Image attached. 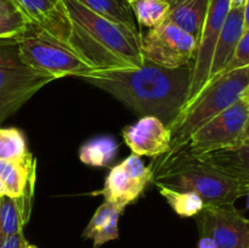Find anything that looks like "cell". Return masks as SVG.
Listing matches in <instances>:
<instances>
[{
	"label": "cell",
	"instance_id": "cell-22",
	"mask_svg": "<svg viewBox=\"0 0 249 248\" xmlns=\"http://www.w3.org/2000/svg\"><path fill=\"white\" fill-rule=\"evenodd\" d=\"M32 24H41L61 10V0H12Z\"/></svg>",
	"mask_w": 249,
	"mask_h": 248
},
{
	"label": "cell",
	"instance_id": "cell-21",
	"mask_svg": "<svg viewBox=\"0 0 249 248\" xmlns=\"http://www.w3.org/2000/svg\"><path fill=\"white\" fill-rule=\"evenodd\" d=\"M139 24L155 28L168 18L170 4L168 0H135L130 4Z\"/></svg>",
	"mask_w": 249,
	"mask_h": 248
},
{
	"label": "cell",
	"instance_id": "cell-1",
	"mask_svg": "<svg viewBox=\"0 0 249 248\" xmlns=\"http://www.w3.org/2000/svg\"><path fill=\"white\" fill-rule=\"evenodd\" d=\"M36 26L61 39L95 70L139 68L145 63L142 34L96 14L78 0H61L60 11Z\"/></svg>",
	"mask_w": 249,
	"mask_h": 248
},
{
	"label": "cell",
	"instance_id": "cell-2",
	"mask_svg": "<svg viewBox=\"0 0 249 248\" xmlns=\"http://www.w3.org/2000/svg\"><path fill=\"white\" fill-rule=\"evenodd\" d=\"M191 66L165 68L145 61L139 68L94 70L80 77L105 90L134 111L160 118L169 125L187 96Z\"/></svg>",
	"mask_w": 249,
	"mask_h": 248
},
{
	"label": "cell",
	"instance_id": "cell-26",
	"mask_svg": "<svg viewBox=\"0 0 249 248\" xmlns=\"http://www.w3.org/2000/svg\"><path fill=\"white\" fill-rule=\"evenodd\" d=\"M123 165L124 169L126 170L129 175L133 177L134 180L141 184L142 186H147L148 182L153 179L155 177V170L152 169V167H146L143 164L142 159L140 158V156L138 155H130L128 158L123 160L121 163Z\"/></svg>",
	"mask_w": 249,
	"mask_h": 248
},
{
	"label": "cell",
	"instance_id": "cell-14",
	"mask_svg": "<svg viewBox=\"0 0 249 248\" xmlns=\"http://www.w3.org/2000/svg\"><path fill=\"white\" fill-rule=\"evenodd\" d=\"M145 186L134 180L119 163L109 170L102 190L92 192V195H102L105 201L125 209L128 204H131L139 198Z\"/></svg>",
	"mask_w": 249,
	"mask_h": 248
},
{
	"label": "cell",
	"instance_id": "cell-8",
	"mask_svg": "<svg viewBox=\"0 0 249 248\" xmlns=\"http://www.w3.org/2000/svg\"><path fill=\"white\" fill-rule=\"evenodd\" d=\"M197 48L196 39L165 19L141 36L143 60L165 68H179L192 62Z\"/></svg>",
	"mask_w": 249,
	"mask_h": 248
},
{
	"label": "cell",
	"instance_id": "cell-25",
	"mask_svg": "<svg viewBox=\"0 0 249 248\" xmlns=\"http://www.w3.org/2000/svg\"><path fill=\"white\" fill-rule=\"evenodd\" d=\"M117 212L123 213L124 208L116 206V204L111 203V202L108 201H105L104 203L96 209L94 215L91 216L89 224H88L87 228L83 231V237L88 238V240H91L92 236H94L95 233H96L97 231L109 220V218H111L114 213H117Z\"/></svg>",
	"mask_w": 249,
	"mask_h": 248
},
{
	"label": "cell",
	"instance_id": "cell-12",
	"mask_svg": "<svg viewBox=\"0 0 249 248\" xmlns=\"http://www.w3.org/2000/svg\"><path fill=\"white\" fill-rule=\"evenodd\" d=\"M243 32H245L243 7H231L225 19V23L223 26V29L220 32L218 41H216L213 60H212L209 82L223 74L224 70L229 65L233 53H235V50L237 48V44L240 41L241 36H242Z\"/></svg>",
	"mask_w": 249,
	"mask_h": 248
},
{
	"label": "cell",
	"instance_id": "cell-29",
	"mask_svg": "<svg viewBox=\"0 0 249 248\" xmlns=\"http://www.w3.org/2000/svg\"><path fill=\"white\" fill-rule=\"evenodd\" d=\"M28 245L23 232H18L7 237L4 242L0 245V248H24Z\"/></svg>",
	"mask_w": 249,
	"mask_h": 248
},
{
	"label": "cell",
	"instance_id": "cell-30",
	"mask_svg": "<svg viewBox=\"0 0 249 248\" xmlns=\"http://www.w3.org/2000/svg\"><path fill=\"white\" fill-rule=\"evenodd\" d=\"M19 12L12 0H0V14H14Z\"/></svg>",
	"mask_w": 249,
	"mask_h": 248
},
{
	"label": "cell",
	"instance_id": "cell-4",
	"mask_svg": "<svg viewBox=\"0 0 249 248\" xmlns=\"http://www.w3.org/2000/svg\"><path fill=\"white\" fill-rule=\"evenodd\" d=\"M155 173H158L153 177L156 185L195 192L206 206L233 204L249 191L248 186L194 156L177 155L160 160Z\"/></svg>",
	"mask_w": 249,
	"mask_h": 248
},
{
	"label": "cell",
	"instance_id": "cell-31",
	"mask_svg": "<svg viewBox=\"0 0 249 248\" xmlns=\"http://www.w3.org/2000/svg\"><path fill=\"white\" fill-rule=\"evenodd\" d=\"M198 248H218L215 241L209 236H201L198 241Z\"/></svg>",
	"mask_w": 249,
	"mask_h": 248
},
{
	"label": "cell",
	"instance_id": "cell-23",
	"mask_svg": "<svg viewBox=\"0 0 249 248\" xmlns=\"http://www.w3.org/2000/svg\"><path fill=\"white\" fill-rule=\"evenodd\" d=\"M26 138L16 128L0 129V159L17 160L28 156Z\"/></svg>",
	"mask_w": 249,
	"mask_h": 248
},
{
	"label": "cell",
	"instance_id": "cell-17",
	"mask_svg": "<svg viewBox=\"0 0 249 248\" xmlns=\"http://www.w3.org/2000/svg\"><path fill=\"white\" fill-rule=\"evenodd\" d=\"M198 158L249 187V145L215 151Z\"/></svg>",
	"mask_w": 249,
	"mask_h": 248
},
{
	"label": "cell",
	"instance_id": "cell-27",
	"mask_svg": "<svg viewBox=\"0 0 249 248\" xmlns=\"http://www.w3.org/2000/svg\"><path fill=\"white\" fill-rule=\"evenodd\" d=\"M247 66H249V29H245L240 41H238L235 53L223 73L247 67Z\"/></svg>",
	"mask_w": 249,
	"mask_h": 248
},
{
	"label": "cell",
	"instance_id": "cell-18",
	"mask_svg": "<svg viewBox=\"0 0 249 248\" xmlns=\"http://www.w3.org/2000/svg\"><path fill=\"white\" fill-rule=\"evenodd\" d=\"M78 1L96 14L118 22L136 33H141L136 23L133 9L125 0H78Z\"/></svg>",
	"mask_w": 249,
	"mask_h": 248
},
{
	"label": "cell",
	"instance_id": "cell-11",
	"mask_svg": "<svg viewBox=\"0 0 249 248\" xmlns=\"http://www.w3.org/2000/svg\"><path fill=\"white\" fill-rule=\"evenodd\" d=\"M124 142L138 156L160 157L170 150V130L160 118L143 116L122 131Z\"/></svg>",
	"mask_w": 249,
	"mask_h": 248
},
{
	"label": "cell",
	"instance_id": "cell-10",
	"mask_svg": "<svg viewBox=\"0 0 249 248\" xmlns=\"http://www.w3.org/2000/svg\"><path fill=\"white\" fill-rule=\"evenodd\" d=\"M199 236H209L218 248H249V219L233 204L206 206L197 219Z\"/></svg>",
	"mask_w": 249,
	"mask_h": 248
},
{
	"label": "cell",
	"instance_id": "cell-34",
	"mask_svg": "<svg viewBox=\"0 0 249 248\" xmlns=\"http://www.w3.org/2000/svg\"><path fill=\"white\" fill-rule=\"evenodd\" d=\"M231 7H243L246 4V0H230Z\"/></svg>",
	"mask_w": 249,
	"mask_h": 248
},
{
	"label": "cell",
	"instance_id": "cell-6",
	"mask_svg": "<svg viewBox=\"0 0 249 248\" xmlns=\"http://www.w3.org/2000/svg\"><path fill=\"white\" fill-rule=\"evenodd\" d=\"M53 79L23 62L15 39L0 40V122L14 114Z\"/></svg>",
	"mask_w": 249,
	"mask_h": 248
},
{
	"label": "cell",
	"instance_id": "cell-33",
	"mask_svg": "<svg viewBox=\"0 0 249 248\" xmlns=\"http://www.w3.org/2000/svg\"><path fill=\"white\" fill-rule=\"evenodd\" d=\"M245 145H249V122L245 129V133H243L242 139H241L240 146H245Z\"/></svg>",
	"mask_w": 249,
	"mask_h": 248
},
{
	"label": "cell",
	"instance_id": "cell-35",
	"mask_svg": "<svg viewBox=\"0 0 249 248\" xmlns=\"http://www.w3.org/2000/svg\"><path fill=\"white\" fill-rule=\"evenodd\" d=\"M24 248H38V247H36V246H34V245H29V243H28V245H27Z\"/></svg>",
	"mask_w": 249,
	"mask_h": 248
},
{
	"label": "cell",
	"instance_id": "cell-32",
	"mask_svg": "<svg viewBox=\"0 0 249 248\" xmlns=\"http://www.w3.org/2000/svg\"><path fill=\"white\" fill-rule=\"evenodd\" d=\"M243 16H245V29H249V0H246L243 6Z\"/></svg>",
	"mask_w": 249,
	"mask_h": 248
},
{
	"label": "cell",
	"instance_id": "cell-24",
	"mask_svg": "<svg viewBox=\"0 0 249 248\" xmlns=\"http://www.w3.org/2000/svg\"><path fill=\"white\" fill-rule=\"evenodd\" d=\"M29 22L21 12L0 14V40L15 39L27 31Z\"/></svg>",
	"mask_w": 249,
	"mask_h": 248
},
{
	"label": "cell",
	"instance_id": "cell-16",
	"mask_svg": "<svg viewBox=\"0 0 249 248\" xmlns=\"http://www.w3.org/2000/svg\"><path fill=\"white\" fill-rule=\"evenodd\" d=\"M170 4L168 18L179 28L194 36L201 35L211 0H168Z\"/></svg>",
	"mask_w": 249,
	"mask_h": 248
},
{
	"label": "cell",
	"instance_id": "cell-15",
	"mask_svg": "<svg viewBox=\"0 0 249 248\" xmlns=\"http://www.w3.org/2000/svg\"><path fill=\"white\" fill-rule=\"evenodd\" d=\"M34 194L19 197L0 196V245L12 235L23 232L32 211Z\"/></svg>",
	"mask_w": 249,
	"mask_h": 248
},
{
	"label": "cell",
	"instance_id": "cell-5",
	"mask_svg": "<svg viewBox=\"0 0 249 248\" xmlns=\"http://www.w3.org/2000/svg\"><path fill=\"white\" fill-rule=\"evenodd\" d=\"M16 40L23 62L53 79L80 78L95 70L67 44L36 24L29 23L27 31Z\"/></svg>",
	"mask_w": 249,
	"mask_h": 248
},
{
	"label": "cell",
	"instance_id": "cell-38",
	"mask_svg": "<svg viewBox=\"0 0 249 248\" xmlns=\"http://www.w3.org/2000/svg\"><path fill=\"white\" fill-rule=\"evenodd\" d=\"M125 1L129 2V4H131V2H134V1H135V0H125Z\"/></svg>",
	"mask_w": 249,
	"mask_h": 248
},
{
	"label": "cell",
	"instance_id": "cell-7",
	"mask_svg": "<svg viewBox=\"0 0 249 248\" xmlns=\"http://www.w3.org/2000/svg\"><path fill=\"white\" fill-rule=\"evenodd\" d=\"M248 122L249 104L245 97H242L232 106L201 126L191 136L186 146L177 155L199 157L215 151L237 147L240 146L241 139Z\"/></svg>",
	"mask_w": 249,
	"mask_h": 248
},
{
	"label": "cell",
	"instance_id": "cell-19",
	"mask_svg": "<svg viewBox=\"0 0 249 248\" xmlns=\"http://www.w3.org/2000/svg\"><path fill=\"white\" fill-rule=\"evenodd\" d=\"M118 143L112 136H99L83 143L79 158L91 167H108L117 156Z\"/></svg>",
	"mask_w": 249,
	"mask_h": 248
},
{
	"label": "cell",
	"instance_id": "cell-20",
	"mask_svg": "<svg viewBox=\"0 0 249 248\" xmlns=\"http://www.w3.org/2000/svg\"><path fill=\"white\" fill-rule=\"evenodd\" d=\"M160 196L164 197L173 211L181 218H191L201 213L206 207L203 199L197 194L185 190H177L164 185H156Z\"/></svg>",
	"mask_w": 249,
	"mask_h": 248
},
{
	"label": "cell",
	"instance_id": "cell-28",
	"mask_svg": "<svg viewBox=\"0 0 249 248\" xmlns=\"http://www.w3.org/2000/svg\"><path fill=\"white\" fill-rule=\"evenodd\" d=\"M121 212H117L109 218V220L92 236V245H94V248L101 247L105 243L109 242V241L117 240L119 236L118 231V221L119 216H121Z\"/></svg>",
	"mask_w": 249,
	"mask_h": 248
},
{
	"label": "cell",
	"instance_id": "cell-36",
	"mask_svg": "<svg viewBox=\"0 0 249 248\" xmlns=\"http://www.w3.org/2000/svg\"><path fill=\"white\" fill-rule=\"evenodd\" d=\"M245 99L247 100V102H248V104H249V90H248V91H247V94L245 95Z\"/></svg>",
	"mask_w": 249,
	"mask_h": 248
},
{
	"label": "cell",
	"instance_id": "cell-9",
	"mask_svg": "<svg viewBox=\"0 0 249 248\" xmlns=\"http://www.w3.org/2000/svg\"><path fill=\"white\" fill-rule=\"evenodd\" d=\"M230 9V0H211L201 35L197 40L194 60L190 63L191 77H190L186 101L182 108L191 104L196 99L197 95L203 90V88L208 84L216 41H218Z\"/></svg>",
	"mask_w": 249,
	"mask_h": 248
},
{
	"label": "cell",
	"instance_id": "cell-13",
	"mask_svg": "<svg viewBox=\"0 0 249 248\" xmlns=\"http://www.w3.org/2000/svg\"><path fill=\"white\" fill-rule=\"evenodd\" d=\"M36 177V162L32 153L22 159H0V180L4 195L19 197L34 194Z\"/></svg>",
	"mask_w": 249,
	"mask_h": 248
},
{
	"label": "cell",
	"instance_id": "cell-37",
	"mask_svg": "<svg viewBox=\"0 0 249 248\" xmlns=\"http://www.w3.org/2000/svg\"><path fill=\"white\" fill-rule=\"evenodd\" d=\"M247 207L249 208V191H248V194H247Z\"/></svg>",
	"mask_w": 249,
	"mask_h": 248
},
{
	"label": "cell",
	"instance_id": "cell-3",
	"mask_svg": "<svg viewBox=\"0 0 249 248\" xmlns=\"http://www.w3.org/2000/svg\"><path fill=\"white\" fill-rule=\"evenodd\" d=\"M248 90L249 66L223 73L211 80L196 99L185 106L168 125L172 142L169 152L163 155L162 159L181 151L201 126L245 97Z\"/></svg>",
	"mask_w": 249,
	"mask_h": 248
}]
</instances>
